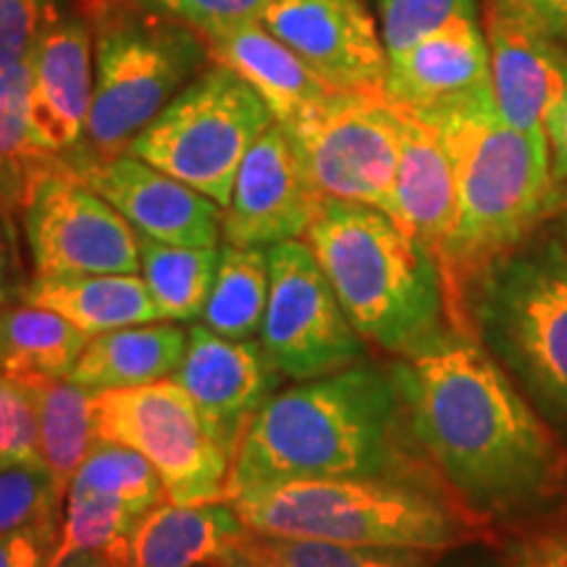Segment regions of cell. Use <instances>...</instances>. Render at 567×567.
<instances>
[{"label": "cell", "instance_id": "obj_1", "mask_svg": "<svg viewBox=\"0 0 567 567\" xmlns=\"http://www.w3.org/2000/svg\"><path fill=\"white\" fill-rule=\"evenodd\" d=\"M389 371L425 463L467 513L517 523L565 499L563 439L471 331H446Z\"/></svg>", "mask_w": 567, "mask_h": 567}, {"label": "cell", "instance_id": "obj_2", "mask_svg": "<svg viewBox=\"0 0 567 567\" xmlns=\"http://www.w3.org/2000/svg\"><path fill=\"white\" fill-rule=\"evenodd\" d=\"M410 446L392 371L360 363L276 392L247 425L224 496L318 478L417 481Z\"/></svg>", "mask_w": 567, "mask_h": 567}, {"label": "cell", "instance_id": "obj_3", "mask_svg": "<svg viewBox=\"0 0 567 567\" xmlns=\"http://www.w3.org/2000/svg\"><path fill=\"white\" fill-rule=\"evenodd\" d=\"M434 126L457 184V237L444 274L460 329V297L473 276L523 245L563 205L549 145L502 118L492 87L417 113Z\"/></svg>", "mask_w": 567, "mask_h": 567}, {"label": "cell", "instance_id": "obj_4", "mask_svg": "<svg viewBox=\"0 0 567 567\" xmlns=\"http://www.w3.org/2000/svg\"><path fill=\"white\" fill-rule=\"evenodd\" d=\"M305 243L365 344L400 360L460 329L439 258L389 213L326 197Z\"/></svg>", "mask_w": 567, "mask_h": 567}, {"label": "cell", "instance_id": "obj_5", "mask_svg": "<svg viewBox=\"0 0 567 567\" xmlns=\"http://www.w3.org/2000/svg\"><path fill=\"white\" fill-rule=\"evenodd\" d=\"M247 530L276 538L450 551L484 538V520L446 492L408 478H318L229 499Z\"/></svg>", "mask_w": 567, "mask_h": 567}, {"label": "cell", "instance_id": "obj_6", "mask_svg": "<svg viewBox=\"0 0 567 567\" xmlns=\"http://www.w3.org/2000/svg\"><path fill=\"white\" fill-rule=\"evenodd\" d=\"M460 323L505 368L557 434H567V245L526 239L473 276Z\"/></svg>", "mask_w": 567, "mask_h": 567}, {"label": "cell", "instance_id": "obj_7", "mask_svg": "<svg viewBox=\"0 0 567 567\" xmlns=\"http://www.w3.org/2000/svg\"><path fill=\"white\" fill-rule=\"evenodd\" d=\"M84 17L95 34V92L74 161L126 153L208 59L200 30L132 0H90Z\"/></svg>", "mask_w": 567, "mask_h": 567}, {"label": "cell", "instance_id": "obj_8", "mask_svg": "<svg viewBox=\"0 0 567 567\" xmlns=\"http://www.w3.org/2000/svg\"><path fill=\"white\" fill-rule=\"evenodd\" d=\"M271 124L258 92L213 63L130 142L126 153L226 208L247 151Z\"/></svg>", "mask_w": 567, "mask_h": 567}, {"label": "cell", "instance_id": "obj_9", "mask_svg": "<svg viewBox=\"0 0 567 567\" xmlns=\"http://www.w3.org/2000/svg\"><path fill=\"white\" fill-rule=\"evenodd\" d=\"M95 436L140 452L158 473L166 502L226 499L231 460L213 442L187 392L172 379L92 396Z\"/></svg>", "mask_w": 567, "mask_h": 567}, {"label": "cell", "instance_id": "obj_10", "mask_svg": "<svg viewBox=\"0 0 567 567\" xmlns=\"http://www.w3.org/2000/svg\"><path fill=\"white\" fill-rule=\"evenodd\" d=\"M271 292L260 347L281 379L313 381L368 360L363 337L337 300L329 276L302 239L268 247Z\"/></svg>", "mask_w": 567, "mask_h": 567}, {"label": "cell", "instance_id": "obj_11", "mask_svg": "<svg viewBox=\"0 0 567 567\" xmlns=\"http://www.w3.org/2000/svg\"><path fill=\"white\" fill-rule=\"evenodd\" d=\"M289 137L323 197L371 205L396 221L400 113L384 95L331 92Z\"/></svg>", "mask_w": 567, "mask_h": 567}, {"label": "cell", "instance_id": "obj_12", "mask_svg": "<svg viewBox=\"0 0 567 567\" xmlns=\"http://www.w3.org/2000/svg\"><path fill=\"white\" fill-rule=\"evenodd\" d=\"M34 276L140 274V237L63 163L40 176L24 208Z\"/></svg>", "mask_w": 567, "mask_h": 567}, {"label": "cell", "instance_id": "obj_13", "mask_svg": "<svg viewBox=\"0 0 567 567\" xmlns=\"http://www.w3.org/2000/svg\"><path fill=\"white\" fill-rule=\"evenodd\" d=\"M323 200L292 137L274 122L252 142L239 166L221 216V239L237 247H274L302 239Z\"/></svg>", "mask_w": 567, "mask_h": 567}, {"label": "cell", "instance_id": "obj_14", "mask_svg": "<svg viewBox=\"0 0 567 567\" xmlns=\"http://www.w3.org/2000/svg\"><path fill=\"white\" fill-rule=\"evenodd\" d=\"M260 24L329 87L384 95L389 55L363 0H271Z\"/></svg>", "mask_w": 567, "mask_h": 567}, {"label": "cell", "instance_id": "obj_15", "mask_svg": "<svg viewBox=\"0 0 567 567\" xmlns=\"http://www.w3.org/2000/svg\"><path fill=\"white\" fill-rule=\"evenodd\" d=\"M95 34L80 11L45 6L40 34L30 53V118L48 153L69 163L82 153L95 92Z\"/></svg>", "mask_w": 567, "mask_h": 567}, {"label": "cell", "instance_id": "obj_16", "mask_svg": "<svg viewBox=\"0 0 567 567\" xmlns=\"http://www.w3.org/2000/svg\"><path fill=\"white\" fill-rule=\"evenodd\" d=\"M63 166L122 213L137 237L187 247L221 243V205L137 155L118 153Z\"/></svg>", "mask_w": 567, "mask_h": 567}, {"label": "cell", "instance_id": "obj_17", "mask_svg": "<svg viewBox=\"0 0 567 567\" xmlns=\"http://www.w3.org/2000/svg\"><path fill=\"white\" fill-rule=\"evenodd\" d=\"M187 392L213 442L234 460L247 425L279 392L281 375L252 339H226L193 326L182 365L172 375Z\"/></svg>", "mask_w": 567, "mask_h": 567}, {"label": "cell", "instance_id": "obj_18", "mask_svg": "<svg viewBox=\"0 0 567 567\" xmlns=\"http://www.w3.org/2000/svg\"><path fill=\"white\" fill-rule=\"evenodd\" d=\"M481 27L492 61V92L502 118L513 130L547 142V113L567 90V51L494 0L481 6Z\"/></svg>", "mask_w": 567, "mask_h": 567}, {"label": "cell", "instance_id": "obj_19", "mask_svg": "<svg viewBox=\"0 0 567 567\" xmlns=\"http://www.w3.org/2000/svg\"><path fill=\"white\" fill-rule=\"evenodd\" d=\"M203 38L208 45V61L226 66L250 84L271 111L274 122L287 134L313 116L331 92H337L292 48L268 32L260 19L205 30Z\"/></svg>", "mask_w": 567, "mask_h": 567}, {"label": "cell", "instance_id": "obj_20", "mask_svg": "<svg viewBox=\"0 0 567 567\" xmlns=\"http://www.w3.org/2000/svg\"><path fill=\"white\" fill-rule=\"evenodd\" d=\"M492 87V61L481 19H460L392 55L384 97L396 109L429 113Z\"/></svg>", "mask_w": 567, "mask_h": 567}, {"label": "cell", "instance_id": "obj_21", "mask_svg": "<svg viewBox=\"0 0 567 567\" xmlns=\"http://www.w3.org/2000/svg\"><path fill=\"white\" fill-rule=\"evenodd\" d=\"M396 109V105H394ZM400 113L396 224L436 255L442 268L457 237V184L452 161L434 126L413 111Z\"/></svg>", "mask_w": 567, "mask_h": 567}, {"label": "cell", "instance_id": "obj_22", "mask_svg": "<svg viewBox=\"0 0 567 567\" xmlns=\"http://www.w3.org/2000/svg\"><path fill=\"white\" fill-rule=\"evenodd\" d=\"M247 534L229 499L174 505L161 502L140 517L124 567H200L218 559Z\"/></svg>", "mask_w": 567, "mask_h": 567}, {"label": "cell", "instance_id": "obj_23", "mask_svg": "<svg viewBox=\"0 0 567 567\" xmlns=\"http://www.w3.org/2000/svg\"><path fill=\"white\" fill-rule=\"evenodd\" d=\"M189 331L168 321L124 326L90 337L66 379L92 389H134L172 379L187 352Z\"/></svg>", "mask_w": 567, "mask_h": 567}, {"label": "cell", "instance_id": "obj_24", "mask_svg": "<svg viewBox=\"0 0 567 567\" xmlns=\"http://www.w3.org/2000/svg\"><path fill=\"white\" fill-rule=\"evenodd\" d=\"M21 302L53 310L90 337L158 321V310L140 274L32 276Z\"/></svg>", "mask_w": 567, "mask_h": 567}, {"label": "cell", "instance_id": "obj_25", "mask_svg": "<svg viewBox=\"0 0 567 567\" xmlns=\"http://www.w3.org/2000/svg\"><path fill=\"white\" fill-rule=\"evenodd\" d=\"M90 334L30 302L0 308V375L19 384L66 379Z\"/></svg>", "mask_w": 567, "mask_h": 567}, {"label": "cell", "instance_id": "obj_26", "mask_svg": "<svg viewBox=\"0 0 567 567\" xmlns=\"http://www.w3.org/2000/svg\"><path fill=\"white\" fill-rule=\"evenodd\" d=\"M30 90V55L0 71V208L9 213H21L40 176L63 163L34 137Z\"/></svg>", "mask_w": 567, "mask_h": 567}, {"label": "cell", "instance_id": "obj_27", "mask_svg": "<svg viewBox=\"0 0 567 567\" xmlns=\"http://www.w3.org/2000/svg\"><path fill=\"white\" fill-rule=\"evenodd\" d=\"M32 389L40 421V463L51 473L55 492H66L90 450L95 446L92 396L95 392L71 379H51L27 384Z\"/></svg>", "mask_w": 567, "mask_h": 567}, {"label": "cell", "instance_id": "obj_28", "mask_svg": "<svg viewBox=\"0 0 567 567\" xmlns=\"http://www.w3.org/2000/svg\"><path fill=\"white\" fill-rule=\"evenodd\" d=\"M218 271V247L166 245L140 237V274L158 321H195L203 316Z\"/></svg>", "mask_w": 567, "mask_h": 567}, {"label": "cell", "instance_id": "obj_29", "mask_svg": "<svg viewBox=\"0 0 567 567\" xmlns=\"http://www.w3.org/2000/svg\"><path fill=\"white\" fill-rule=\"evenodd\" d=\"M271 264L268 247L226 245L218 250V271L203 310V326L226 339H252L264 326Z\"/></svg>", "mask_w": 567, "mask_h": 567}, {"label": "cell", "instance_id": "obj_30", "mask_svg": "<svg viewBox=\"0 0 567 567\" xmlns=\"http://www.w3.org/2000/svg\"><path fill=\"white\" fill-rule=\"evenodd\" d=\"M140 517L142 513L118 496L69 486L66 499H63L59 547H55L51 567L80 551L126 549Z\"/></svg>", "mask_w": 567, "mask_h": 567}, {"label": "cell", "instance_id": "obj_31", "mask_svg": "<svg viewBox=\"0 0 567 567\" xmlns=\"http://www.w3.org/2000/svg\"><path fill=\"white\" fill-rule=\"evenodd\" d=\"M71 486L118 496L142 515L166 502V488L155 467L140 452L105 439H97Z\"/></svg>", "mask_w": 567, "mask_h": 567}, {"label": "cell", "instance_id": "obj_32", "mask_svg": "<svg viewBox=\"0 0 567 567\" xmlns=\"http://www.w3.org/2000/svg\"><path fill=\"white\" fill-rule=\"evenodd\" d=\"M252 534V530H250ZM255 544L279 567H434L444 551L405 547H352V544L276 538L252 534Z\"/></svg>", "mask_w": 567, "mask_h": 567}, {"label": "cell", "instance_id": "obj_33", "mask_svg": "<svg viewBox=\"0 0 567 567\" xmlns=\"http://www.w3.org/2000/svg\"><path fill=\"white\" fill-rule=\"evenodd\" d=\"M375 9L389 59L460 19H481L478 0H375Z\"/></svg>", "mask_w": 567, "mask_h": 567}, {"label": "cell", "instance_id": "obj_34", "mask_svg": "<svg viewBox=\"0 0 567 567\" xmlns=\"http://www.w3.org/2000/svg\"><path fill=\"white\" fill-rule=\"evenodd\" d=\"M61 505L63 496L40 460L0 465V536L63 513Z\"/></svg>", "mask_w": 567, "mask_h": 567}, {"label": "cell", "instance_id": "obj_35", "mask_svg": "<svg viewBox=\"0 0 567 567\" xmlns=\"http://www.w3.org/2000/svg\"><path fill=\"white\" fill-rule=\"evenodd\" d=\"M142 9L163 13L193 24L195 30H216V27L237 24V21L260 19L271 0H132Z\"/></svg>", "mask_w": 567, "mask_h": 567}, {"label": "cell", "instance_id": "obj_36", "mask_svg": "<svg viewBox=\"0 0 567 567\" xmlns=\"http://www.w3.org/2000/svg\"><path fill=\"white\" fill-rule=\"evenodd\" d=\"M45 6L42 0H0V71L32 53Z\"/></svg>", "mask_w": 567, "mask_h": 567}, {"label": "cell", "instance_id": "obj_37", "mask_svg": "<svg viewBox=\"0 0 567 567\" xmlns=\"http://www.w3.org/2000/svg\"><path fill=\"white\" fill-rule=\"evenodd\" d=\"M63 513L0 536V567H51L59 547Z\"/></svg>", "mask_w": 567, "mask_h": 567}, {"label": "cell", "instance_id": "obj_38", "mask_svg": "<svg viewBox=\"0 0 567 567\" xmlns=\"http://www.w3.org/2000/svg\"><path fill=\"white\" fill-rule=\"evenodd\" d=\"M496 551L505 567H567V526L523 530Z\"/></svg>", "mask_w": 567, "mask_h": 567}, {"label": "cell", "instance_id": "obj_39", "mask_svg": "<svg viewBox=\"0 0 567 567\" xmlns=\"http://www.w3.org/2000/svg\"><path fill=\"white\" fill-rule=\"evenodd\" d=\"M13 213L0 208V308L24 300L32 279L24 276V264L19 255L17 229L11 221Z\"/></svg>", "mask_w": 567, "mask_h": 567}, {"label": "cell", "instance_id": "obj_40", "mask_svg": "<svg viewBox=\"0 0 567 567\" xmlns=\"http://www.w3.org/2000/svg\"><path fill=\"white\" fill-rule=\"evenodd\" d=\"M567 51V0H494Z\"/></svg>", "mask_w": 567, "mask_h": 567}, {"label": "cell", "instance_id": "obj_41", "mask_svg": "<svg viewBox=\"0 0 567 567\" xmlns=\"http://www.w3.org/2000/svg\"><path fill=\"white\" fill-rule=\"evenodd\" d=\"M544 134H547V145H549L551 176H555L557 187L567 189V90L547 113Z\"/></svg>", "mask_w": 567, "mask_h": 567}, {"label": "cell", "instance_id": "obj_42", "mask_svg": "<svg viewBox=\"0 0 567 567\" xmlns=\"http://www.w3.org/2000/svg\"><path fill=\"white\" fill-rule=\"evenodd\" d=\"M434 567H505L499 559V551L484 547L481 542L465 544V547L444 551L436 559Z\"/></svg>", "mask_w": 567, "mask_h": 567}, {"label": "cell", "instance_id": "obj_43", "mask_svg": "<svg viewBox=\"0 0 567 567\" xmlns=\"http://www.w3.org/2000/svg\"><path fill=\"white\" fill-rule=\"evenodd\" d=\"M213 565L216 567H279L271 557L264 555V549H260L258 544H255L250 530H247L234 547L226 549L221 557L213 559Z\"/></svg>", "mask_w": 567, "mask_h": 567}, {"label": "cell", "instance_id": "obj_44", "mask_svg": "<svg viewBox=\"0 0 567 567\" xmlns=\"http://www.w3.org/2000/svg\"><path fill=\"white\" fill-rule=\"evenodd\" d=\"M126 549H111V551H80L71 555L55 567H124Z\"/></svg>", "mask_w": 567, "mask_h": 567}, {"label": "cell", "instance_id": "obj_45", "mask_svg": "<svg viewBox=\"0 0 567 567\" xmlns=\"http://www.w3.org/2000/svg\"><path fill=\"white\" fill-rule=\"evenodd\" d=\"M559 226H557V234L559 239L567 245V200H563V205H559Z\"/></svg>", "mask_w": 567, "mask_h": 567}, {"label": "cell", "instance_id": "obj_46", "mask_svg": "<svg viewBox=\"0 0 567 567\" xmlns=\"http://www.w3.org/2000/svg\"><path fill=\"white\" fill-rule=\"evenodd\" d=\"M53 3V0H42V6H51Z\"/></svg>", "mask_w": 567, "mask_h": 567}, {"label": "cell", "instance_id": "obj_47", "mask_svg": "<svg viewBox=\"0 0 567 567\" xmlns=\"http://www.w3.org/2000/svg\"><path fill=\"white\" fill-rule=\"evenodd\" d=\"M200 567H216V565H213V563H208V565H200Z\"/></svg>", "mask_w": 567, "mask_h": 567}, {"label": "cell", "instance_id": "obj_48", "mask_svg": "<svg viewBox=\"0 0 567 567\" xmlns=\"http://www.w3.org/2000/svg\"><path fill=\"white\" fill-rule=\"evenodd\" d=\"M0 465H6V463H3V457H0Z\"/></svg>", "mask_w": 567, "mask_h": 567}]
</instances>
